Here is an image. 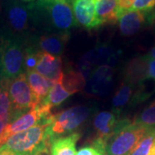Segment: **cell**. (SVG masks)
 <instances>
[{
    "instance_id": "6da1fadb",
    "label": "cell",
    "mask_w": 155,
    "mask_h": 155,
    "mask_svg": "<svg viewBox=\"0 0 155 155\" xmlns=\"http://www.w3.org/2000/svg\"><path fill=\"white\" fill-rule=\"evenodd\" d=\"M31 6L35 28L41 33L66 32L78 26L72 6L62 0H35Z\"/></svg>"
},
{
    "instance_id": "7a4b0ae2",
    "label": "cell",
    "mask_w": 155,
    "mask_h": 155,
    "mask_svg": "<svg viewBox=\"0 0 155 155\" xmlns=\"http://www.w3.org/2000/svg\"><path fill=\"white\" fill-rule=\"evenodd\" d=\"M51 122H44L15 134L7 139L2 148L17 155H48L54 141L49 131Z\"/></svg>"
},
{
    "instance_id": "3957f363",
    "label": "cell",
    "mask_w": 155,
    "mask_h": 155,
    "mask_svg": "<svg viewBox=\"0 0 155 155\" xmlns=\"http://www.w3.org/2000/svg\"><path fill=\"white\" fill-rule=\"evenodd\" d=\"M24 45L8 30L0 32V80L11 81L24 72Z\"/></svg>"
},
{
    "instance_id": "277c9868",
    "label": "cell",
    "mask_w": 155,
    "mask_h": 155,
    "mask_svg": "<svg viewBox=\"0 0 155 155\" xmlns=\"http://www.w3.org/2000/svg\"><path fill=\"white\" fill-rule=\"evenodd\" d=\"M98 110L97 104H87L68 108L65 110L54 114L49 131L54 140L67 134L78 133L82 126L94 117Z\"/></svg>"
},
{
    "instance_id": "5b68a950",
    "label": "cell",
    "mask_w": 155,
    "mask_h": 155,
    "mask_svg": "<svg viewBox=\"0 0 155 155\" xmlns=\"http://www.w3.org/2000/svg\"><path fill=\"white\" fill-rule=\"evenodd\" d=\"M8 31L25 42L32 35L35 28L31 4H25L18 0H9L4 5Z\"/></svg>"
},
{
    "instance_id": "8992f818",
    "label": "cell",
    "mask_w": 155,
    "mask_h": 155,
    "mask_svg": "<svg viewBox=\"0 0 155 155\" xmlns=\"http://www.w3.org/2000/svg\"><path fill=\"white\" fill-rule=\"evenodd\" d=\"M149 130L130 123L109 139L105 146L106 155H128Z\"/></svg>"
},
{
    "instance_id": "52a82bcc",
    "label": "cell",
    "mask_w": 155,
    "mask_h": 155,
    "mask_svg": "<svg viewBox=\"0 0 155 155\" xmlns=\"http://www.w3.org/2000/svg\"><path fill=\"white\" fill-rule=\"evenodd\" d=\"M7 88L13 107V121L37 105L25 72L8 81Z\"/></svg>"
},
{
    "instance_id": "ba28073f",
    "label": "cell",
    "mask_w": 155,
    "mask_h": 155,
    "mask_svg": "<svg viewBox=\"0 0 155 155\" xmlns=\"http://www.w3.org/2000/svg\"><path fill=\"white\" fill-rule=\"evenodd\" d=\"M120 111H101L94 116L93 127L96 132L94 141L106 146L107 141L116 132L132 122L127 118H120Z\"/></svg>"
},
{
    "instance_id": "9c48e42d",
    "label": "cell",
    "mask_w": 155,
    "mask_h": 155,
    "mask_svg": "<svg viewBox=\"0 0 155 155\" xmlns=\"http://www.w3.org/2000/svg\"><path fill=\"white\" fill-rule=\"evenodd\" d=\"M70 31L32 35L25 42L41 52L61 57L70 39Z\"/></svg>"
},
{
    "instance_id": "30bf717a",
    "label": "cell",
    "mask_w": 155,
    "mask_h": 155,
    "mask_svg": "<svg viewBox=\"0 0 155 155\" xmlns=\"http://www.w3.org/2000/svg\"><path fill=\"white\" fill-rule=\"evenodd\" d=\"M114 69L110 66L95 68L84 87V92L91 97H103L109 93L113 83Z\"/></svg>"
},
{
    "instance_id": "8fae6325",
    "label": "cell",
    "mask_w": 155,
    "mask_h": 155,
    "mask_svg": "<svg viewBox=\"0 0 155 155\" xmlns=\"http://www.w3.org/2000/svg\"><path fill=\"white\" fill-rule=\"evenodd\" d=\"M97 0H73L72 11L78 25L87 30L100 28L96 12Z\"/></svg>"
},
{
    "instance_id": "7c38bea8",
    "label": "cell",
    "mask_w": 155,
    "mask_h": 155,
    "mask_svg": "<svg viewBox=\"0 0 155 155\" xmlns=\"http://www.w3.org/2000/svg\"><path fill=\"white\" fill-rule=\"evenodd\" d=\"M149 21V13L127 11L123 13L118 20L119 30L123 36H132L140 32Z\"/></svg>"
},
{
    "instance_id": "4fadbf2b",
    "label": "cell",
    "mask_w": 155,
    "mask_h": 155,
    "mask_svg": "<svg viewBox=\"0 0 155 155\" xmlns=\"http://www.w3.org/2000/svg\"><path fill=\"white\" fill-rule=\"evenodd\" d=\"M35 71L55 83L63 76L61 58L42 52Z\"/></svg>"
},
{
    "instance_id": "5bb4252c",
    "label": "cell",
    "mask_w": 155,
    "mask_h": 155,
    "mask_svg": "<svg viewBox=\"0 0 155 155\" xmlns=\"http://www.w3.org/2000/svg\"><path fill=\"white\" fill-rule=\"evenodd\" d=\"M96 12L99 27L116 24L122 16L118 0H97Z\"/></svg>"
},
{
    "instance_id": "9a60e30c",
    "label": "cell",
    "mask_w": 155,
    "mask_h": 155,
    "mask_svg": "<svg viewBox=\"0 0 155 155\" xmlns=\"http://www.w3.org/2000/svg\"><path fill=\"white\" fill-rule=\"evenodd\" d=\"M123 79L127 80L136 87L144 84L147 78V62L146 55L133 59L124 70Z\"/></svg>"
},
{
    "instance_id": "2e32d148",
    "label": "cell",
    "mask_w": 155,
    "mask_h": 155,
    "mask_svg": "<svg viewBox=\"0 0 155 155\" xmlns=\"http://www.w3.org/2000/svg\"><path fill=\"white\" fill-rule=\"evenodd\" d=\"M25 73L36 104H39L42 103L46 99L54 83L39 74L36 71H30Z\"/></svg>"
},
{
    "instance_id": "e0dca14e",
    "label": "cell",
    "mask_w": 155,
    "mask_h": 155,
    "mask_svg": "<svg viewBox=\"0 0 155 155\" xmlns=\"http://www.w3.org/2000/svg\"><path fill=\"white\" fill-rule=\"evenodd\" d=\"M80 136L79 133H73L55 139L51 145L50 155H76V143Z\"/></svg>"
},
{
    "instance_id": "ac0fdd59",
    "label": "cell",
    "mask_w": 155,
    "mask_h": 155,
    "mask_svg": "<svg viewBox=\"0 0 155 155\" xmlns=\"http://www.w3.org/2000/svg\"><path fill=\"white\" fill-rule=\"evenodd\" d=\"M85 80L83 74L78 70L76 71L71 67H67L66 70L63 71V85L72 94L83 91L86 84Z\"/></svg>"
},
{
    "instance_id": "d6986e66",
    "label": "cell",
    "mask_w": 155,
    "mask_h": 155,
    "mask_svg": "<svg viewBox=\"0 0 155 155\" xmlns=\"http://www.w3.org/2000/svg\"><path fill=\"white\" fill-rule=\"evenodd\" d=\"M135 89H136L135 85L123 79L116 94L113 97L112 99L113 110L121 112V109L122 107H124L126 104H127L128 102L131 101Z\"/></svg>"
},
{
    "instance_id": "ffe728a7",
    "label": "cell",
    "mask_w": 155,
    "mask_h": 155,
    "mask_svg": "<svg viewBox=\"0 0 155 155\" xmlns=\"http://www.w3.org/2000/svg\"><path fill=\"white\" fill-rule=\"evenodd\" d=\"M62 79H63V76L54 84L46 99L42 102V104L49 106L51 109L56 106L61 105L62 103H64L70 96L72 95L64 87Z\"/></svg>"
},
{
    "instance_id": "44dd1931",
    "label": "cell",
    "mask_w": 155,
    "mask_h": 155,
    "mask_svg": "<svg viewBox=\"0 0 155 155\" xmlns=\"http://www.w3.org/2000/svg\"><path fill=\"white\" fill-rule=\"evenodd\" d=\"M132 123L147 129L155 128V100L134 117Z\"/></svg>"
},
{
    "instance_id": "7402d4cb",
    "label": "cell",
    "mask_w": 155,
    "mask_h": 155,
    "mask_svg": "<svg viewBox=\"0 0 155 155\" xmlns=\"http://www.w3.org/2000/svg\"><path fill=\"white\" fill-rule=\"evenodd\" d=\"M7 84L8 81L0 80V119L12 116L13 112V107L8 92Z\"/></svg>"
},
{
    "instance_id": "603a6c76",
    "label": "cell",
    "mask_w": 155,
    "mask_h": 155,
    "mask_svg": "<svg viewBox=\"0 0 155 155\" xmlns=\"http://www.w3.org/2000/svg\"><path fill=\"white\" fill-rule=\"evenodd\" d=\"M41 51L33 48L32 46L26 45L24 48V58H23V69L24 72L35 71L38 65L39 61L41 56Z\"/></svg>"
},
{
    "instance_id": "cb8c5ba5",
    "label": "cell",
    "mask_w": 155,
    "mask_h": 155,
    "mask_svg": "<svg viewBox=\"0 0 155 155\" xmlns=\"http://www.w3.org/2000/svg\"><path fill=\"white\" fill-rule=\"evenodd\" d=\"M155 141V128L150 129L137 147L128 155H148Z\"/></svg>"
},
{
    "instance_id": "d4e9b609",
    "label": "cell",
    "mask_w": 155,
    "mask_h": 155,
    "mask_svg": "<svg viewBox=\"0 0 155 155\" xmlns=\"http://www.w3.org/2000/svg\"><path fill=\"white\" fill-rule=\"evenodd\" d=\"M155 8V0H134L132 11L150 13Z\"/></svg>"
},
{
    "instance_id": "484cf974",
    "label": "cell",
    "mask_w": 155,
    "mask_h": 155,
    "mask_svg": "<svg viewBox=\"0 0 155 155\" xmlns=\"http://www.w3.org/2000/svg\"><path fill=\"white\" fill-rule=\"evenodd\" d=\"M76 155H106L105 151L91 144L84 146L78 150Z\"/></svg>"
},
{
    "instance_id": "4316f807",
    "label": "cell",
    "mask_w": 155,
    "mask_h": 155,
    "mask_svg": "<svg viewBox=\"0 0 155 155\" xmlns=\"http://www.w3.org/2000/svg\"><path fill=\"white\" fill-rule=\"evenodd\" d=\"M146 59L147 62V78L155 83V60L148 54H146Z\"/></svg>"
},
{
    "instance_id": "83f0119b",
    "label": "cell",
    "mask_w": 155,
    "mask_h": 155,
    "mask_svg": "<svg viewBox=\"0 0 155 155\" xmlns=\"http://www.w3.org/2000/svg\"><path fill=\"white\" fill-rule=\"evenodd\" d=\"M134 3V0H118V5L122 15L125 12L132 11Z\"/></svg>"
},
{
    "instance_id": "f1b7e54d",
    "label": "cell",
    "mask_w": 155,
    "mask_h": 155,
    "mask_svg": "<svg viewBox=\"0 0 155 155\" xmlns=\"http://www.w3.org/2000/svg\"><path fill=\"white\" fill-rule=\"evenodd\" d=\"M12 121H13L12 116H7V117L0 119V147L2 146V140H3V136H4V134H5V131L6 127Z\"/></svg>"
},
{
    "instance_id": "f546056e",
    "label": "cell",
    "mask_w": 155,
    "mask_h": 155,
    "mask_svg": "<svg viewBox=\"0 0 155 155\" xmlns=\"http://www.w3.org/2000/svg\"><path fill=\"white\" fill-rule=\"evenodd\" d=\"M0 155H17V154H15L14 153H12V152L9 151V150L4 149V148L0 147Z\"/></svg>"
},
{
    "instance_id": "4dcf8cb0",
    "label": "cell",
    "mask_w": 155,
    "mask_h": 155,
    "mask_svg": "<svg viewBox=\"0 0 155 155\" xmlns=\"http://www.w3.org/2000/svg\"><path fill=\"white\" fill-rule=\"evenodd\" d=\"M147 54H148L149 56H151L153 59H154L155 60V46H153V47L151 48V50H150L149 53H148Z\"/></svg>"
},
{
    "instance_id": "1f68e13d",
    "label": "cell",
    "mask_w": 155,
    "mask_h": 155,
    "mask_svg": "<svg viewBox=\"0 0 155 155\" xmlns=\"http://www.w3.org/2000/svg\"><path fill=\"white\" fill-rule=\"evenodd\" d=\"M148 155H155V145L153 146V147H152V149L150 151L149 154Z\"/></svg>"
},
{
    "instance_id": "d6a6232c",
    "label": "cell",
    "mask_w": 155,
    "mask_h": 155,
    "mask_svg": "<svg viewBox=\"0 0 155 155\" xmlns=\"http://www.w3.org/2000/svg\"><path fill=\"white\" fill-rule=\"evenodd\" d=\"M62 1H64V2H66L67 4H72V2H73V0H62Z\"/></svg>"
},
{
    "instance_id": "836d02e7",
    "label": "cell",
    "mask_w": 155,
    "mask_h": 155,
    "mask_svg": "<svg viewBox=\"0 0 155 155\" xmlns=\"http://www.w3.org/2000/svg\"><path fill=\"white\" fill-rule=\"evenodd\" d=\"M24 2H34V1H35V0H23Z\"/></svg>"
},
{
    "instance_id": "e575fe53",
    "label": "cell",
    "mask_w": 155,
    "mask_h": 155,
    "mask_svg": "<svg viewBox=\"0 0 155 155\" xmlns=\"http://www.w3.org/2000/svg\"><path fill=\"white\" fill-rule=\"evenodd\" d=\"M154 145H155V141H154Z\"/></svg>"
}]
</instances>
